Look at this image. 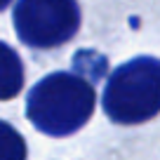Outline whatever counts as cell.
<instances>
[{
	"instance_id": "cell-1",
	"label": "cell",
	"mask_w": 160,
	"mask_h": 160,
	"mask_svg": "<svg viewBox=\"0 0 160 160\" xmlns=\"http://www.w3.org/2000/svg\"><path fill=\"white\" fill-rule=\"evenodd\" d=\"M94 104V87L82 75L57 71L31 87L26 115L35 130L50 137H68L92 118Z\"/></svg>"
},
{
	"instance_id": "cell-2",
	"label": "cell",
	"mask_w": 160,
	"mask_h": 160,
	"mask_svg": "<svg viewBox=\"0 0 160 160\" xmlns=\"http://www.w3.org/2000/svg\"><path fill=\"white\" fill-rule=\"evenodd\" d=\"M104 113L120 125H137L160 113V59L137 57L111 73L101 97Z\"/></svg>"
},
{
	"instance_id": "cell-3",
	"label": "cell",
	"mask_w": 160,
	"mask_h": 160,
	"mask_svg": "<svg viewBox=\"0 0 160 160\" xmlns=\"http://www.w3.org/2000/svg\"><path fill=\"white\" fill-rule=\"evenodd\" d=\"M12 19L21 42L35 50H50L78 33L80 5L78 0H19Z\"/></svg>"
},
{
	"instance_id": "cell-4",
	"label": "cell",
	"mask_w": 160,
	"mask_h": 160,
	"mask_svg": "<svg viewBox=\"0 0 160 160\" xmlns=\"http://www.w3.org/2000/svg\"><path fill=\"white\" fill-rule=\"evenodd\" d=\"M24 64L7 42L0 40V101L12 99L24 87Z\"/></svg>"
},
{
	"instance_id": "cell-5",
	"label": "cell",
	"mask_w": 160,
	"mask_h": 160,
	"mask_svg": "<svg viewBox=\"0 0 160 160\" xmlns=\"http://www.w3.org/2000/svg\"><path fill=\"white\" fill-rule=\"evenodd\" d=\"M26 148L21 134L5 120H0V160H21L26 158Z\"/></svg>"
},
{
	"instance_id": "cell-6",
	"label": "cell",
	"mask_w": 160,
	"mask_h": 160,
	"mask_svg": "<svg viewBox=\"0 0 160 160\" xmlns=\"http://www.w3.org/2000/svg\"><path fill=\"white\" fill-rule=\"evenodd\" d=\"M10 2H12V0H0V10H5V7L10 5Z\"/></svg>"
}]
</instances>
